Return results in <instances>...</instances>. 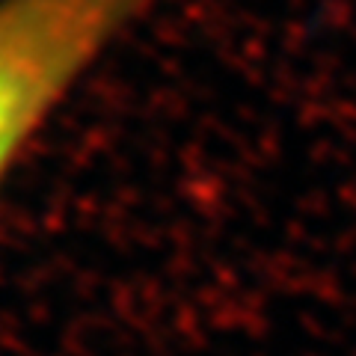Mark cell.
Returning a JSON list of instances; mask_svg holds the SVG:
<instances>
[{"label": "cell", "mask_w": 356, "mask_h": 356, "mask_svg": "<svg viewBox=\"0 0 356 356\" xmlns=\"http://www.w3.org/2000/svg\"><path fill=\"white\" fill-rule=\"evenodd\" d=\"M158 0H0V184L72 86Z\"/></svg>", "instance_id": "cell-1"}]
</instances>
